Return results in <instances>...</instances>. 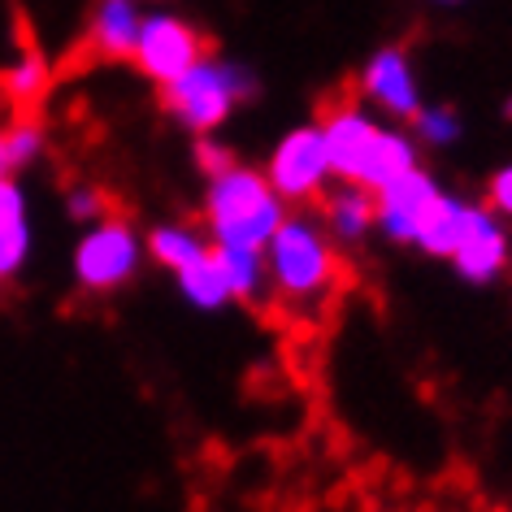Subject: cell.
<instances>
[{
    "instance_id": "cell-1",
    "label": "cell",
    "mask_w": 512,
    "mask_h": 512,
    "mask_svg": "<svg viewBox=\"0 0 512 512\" xmlns=\"http://www.w3.org/2000/svg\"><path fill=\"white\" fill-rule=\"evenodd\" d=\"M265 274H270V300L296 313H313L335 296L343 283L339 243L326 235L322 217L309 209H287L283 226L265 239Z\"/></svg>"
},
{
    "instance_id": "cell-2",
    "label": "cell",
    "mask_w": 512,
    "mask_h": 512,
    "mask_svg": "<svg viewBox=\"0 0 512 512\" xmlns=\"http://www.w3.org/2000/svg\"><path fill=\"white\" fill-rule=\"evenodd\" d=\"M287 204L270 187L261 165L235 161L230 170L204 178V204H200V226L209 230L213 243H248L265 248V239L283 226Z\"/></svg>"
},
{
    "instance_id": "cell-3",
    "label": "cell",
    "mask_w": 512,
    "mask_h": 512,
    "mask_svg": "<svg viewBox=\"0 0 512 512\" xmlns=\"http://www.w3.org/2000/svg\"><path fill=\"white\" fill-rule=\"evenodd\" d=\"M161 109L191 135H217L222 126L235 118V109H243L248 100L261 92V79L252 74V66H243L235 57L222 53H204L196 66H187L174 83L157 87Z\"/></svg>"
},
{
    "instance_id": "cell-4",
    "label": "cell",
    "mask_w": 512,
    "mask_h": 512,
    "mask_svg": "<svg viewBox=\"0 0 512 512\" xmlns=\"http://www.w3.org/2000/svg\"><path fill=\"white\" fill-rule=\"evenodd\" d=\"M144 261V230L109 213L92 226H79V239L70 252V278L87 296H113V291L135 283Z\"/></svg>"
},
{
    "instance_id": "cell-5",
    "label": "cell",
    "mask_w": 512,
    "mask_h": 512,
    "mask_svg": "<svg viewBox=\"0 0 512 512\" xmlns=\"http://www.w3.org/2000/svg\"><path fill=\"white\" fill-rule=\"evenodd\" d=\"M265 178L270 187L283 196L287 209H304V204H317L335 183V170H330V152L322 139V126L317 122H296L278 135V144L265 157Z\"/></svg>"
},
{
    "instance_id": "cell-6",
    "label": "cell",
    "mask_w": 512,
    "mask_h": 512,
    "mask_svg": "<svg viewBox=\"0 0 512 512\" xmlns=\"http://www.w3.org/2000/svg\"><path fill=\"white\" fill-rule=\"evenodd\" d=\"M322 139L330 152V170H335V183H356L365 187L374 183V165H378V148L387 139V126L365 100H335L322 118Z\"/></svg>"
},
{
    "instance_id": "cell-7",
    "label": "cell",
    "mask_w": 512,
    "mask_h": 512,
    "mask_svg": "<svg viewBox=\"0 0 512 512\" xmlns=\"http://www.w3.org/2000/svg\"><path fill=\"white\" fill-rule=\"evenodd\" d=\"M204 53H209V44H204V31L196 27V22L174 14L170 5H157V9L144 14L131 66L144 74L152 87H165V83H174L187 66H196Z\"/></svg>"
},
{
    "instance_id": "cell-8",
    "label": "cell",
    "mask_w": 512,
    "mask_h": 512,
    "mask_svg": "<svg viewBox=\"0 0 512 512\" xmlns=\"http://www.w3.org/2000/svg\"><path fill=\"white\" fill-rule=\"evenodd\" d=\"M361 100L387 122H413L421 100V79L404 44H378L361 66Z\"/></svg>"
},
{
    "instance_id": "cell-9",
    "label": "cell",
    "mask_w": 512,
    "mask_h": 512,
    "mask_svg": "<svg viewBox=\"0 0 512 512\" xmlns=\"http://www.w3.org/2000/svg\"><path fill=\"white\" fill-rule=\"evenodd\" d=\"M447 261H452L460 283H469V287H486V283H495V278H504L508 261H512L508 222L504 217H495L486 204H473L465 235H460L456 252L447 256Z\"/></svg>"
},
{
    "instance_id": "cell-10",
    "label": "cell",
    "mask_w": 512,
    "mask_h": 512,
    "mask_svg": "<svg viewBox=\"0 0 512 512\" xmlns=\"http://www.w3.org/2000/svg\"><path fill=\"white\" fill-rule=\"evenodd\" d=\"M443 191V183L434 178L426 165L417 170H404L400 178H391L387 187L374 191V230L395 248H413L417 222L426 213V204Z\"/></svg>"
},
{
    "instance_id": "cell-11",
    "label": "cell",
    "mask_w": 512,
    "mask_h": 512,
    "mask_svg": "<svg viewBox=\"0 0 512 512\" xmlns=\"http://www.w3.org/2000/svg\"><path fill=\"white\" fill-rule=\"evenodd\" d=\"M144 14V0H96L87 14V48L100 61H131Z\"/></svg>"
},
{
    "instance_id": "cell-12",
    "label": "cell",
    "mask_w": 512,
    "mask_h": 512,
    "mask_svg": "<svg viewBox=\"0 0 512 512\" xmlns=\"http://www.w3.org/2000/svg\"><path fill=\"white\" fill-rule=\"evenodd\" d=\"M35 252V217L18 178H0V283L18 278Z\"/></svg>"
},
{
    "instance_id": "cell-13",
    "label": "cell",
    "mask_w": 512,
    "mask_h": 512,
    "mask_svg": "<svg viewBox=\"0 0 512 512\" xmlns=\"http://www.w3.org/2000/svg\"><path fill=\"white\" fill-rule=\"evenodd\" d=\"M317 217L339 248H361L374 235V191L356 183H330V191L317 200Z\"/></svg>"
},
{
    "instance_id": "cell-14",
    "label": "cell",
    "mask_w": 512,
    "mask_h": 512,
    "mask_svg": "<svg viewBox=\"0 0 512 512\" xmlns=\"http://www.w3.org/2000/svg\"><path fill=\"white\" fill-rule=\"evenodd\" d=\"M213 252V239L200 222H187V217H161L144 230V256L157 270L165 274H178L187 265L204 261Z\"/></svg>"
},
{
    "instance_id": "cell-15",
    "label": "cell",
    "mask_w": 512,
    "mask_h": 512,
    "mask_svg": "<svg viewBox=\"0 0 512 512\" xmlns=\"http://www.w3.org/2000/svg\"><path fill=\"white\" fill-rule=\"evenodd\" d=\"M469 213H473V200H465L460 191H447L443 187L439 196L426 204V213H421L417 235H413V248L426 252L430 261H447V256L456 252L460 235H465Z\"/></svg>"
},
{
    "instance_id": "cell-16",
    "label": "cell",
    "mask_w": 512,
    "mask_h": 512,
    "mask_svg": "<svg viewBox=\"0 0 512 512\" xmlns=\"http://www.w3.org/2000/svg\"><path fill=\"white\" fill-rule=\"evenodd\" d=\"M213 261L226 274L230 300H239V304L270 300V274H265L261 248H248V243H213Z\"/></svg>"
},
{
    "instance_id": "cell-17",
    "label": "cell",
    "mask_w": 512,
    "mask_h": 512,
    "mask_svg": "<svg viewBox=\"0 0 512 512\" xmlns=\"http://www.w3.org/2000/svg\"><path fill=\"white\" fill-rule=\"evenodd\" d=\"M174 287L196 313H222L226 304H235L230 300V287H226V274L217 270V261H213V252L204 256V261L187 265V270H178Z\"/></svg>"
},
{
    "instance_id": "cell-18",
    "label": "cell",
    "mask_w": 512,
    "mask_h": 512,
    "mask_svg": "<svg viewBox=\"0 0 512 512\" xmlns=\"http://www.w3.org/2000/svg\"><path fill=\"white\" fill-rule=\"evenodd\" d=\"M48 79H53V70H48L44 53L22 48V53L0 70V96H5L9 105H31V100H40L48 92Z\"/></svg>"
},
{
    "instance_id": "cell-19",
    "label": "cell",
    "mask_w": 512,
    "mask_h": 512,
    "mask_svg": "<svg viewBox=\"0 0 512 512\" xmlns=\"http://www.w3.org/2000/svg\"><path fill=\"white\" fill-rule=\"evenodd\" d=\"M465 135V118L452 105H421L413 113V139L421 148H452Z\"/></svg>"
},
{
    "instance_id": "cell-20",
    "label": "cell",
    "mask_w": 512,
    "mask_h": 512,
    "mask_svg": "<svg viewBox=\"0 0 512 512\" xmlns=\"http://www.w3.org/2000/svg\"><path fill=\"white\" fill-rule=\"evenodd\" d=\"M0 135H5V152H9V165H14V174L18 170H31V165L44 157V148H48V135H44V126L35 122V118L9 122Z\"/></svg>"
},
{
    "instance_id": "cell-21",
    "label": "cell",
    "mask_w": 512,
    "mask_h": 512,
    "mask_svg": "<svg viewBox=\"0 0 512 512\" xmlns=\"http://www.w3.org/2000/svg\"><path fill=\"white\" fill-rule=\"evenodd\" d=\"M66 213H70V222H79V226L100 222V217H109V191L100 183H70Z\"/></svg>"
},
{
    "instance_id": "cell-22",
    "label": "cell",
    "mask_w": 512,
    "mask_h": 512,
    "mask_svg": "<svg viewBox=\"0 0 512 512\" xmlns=\"http://www.w3.org/2000/svg\"><path fill=\"white\" fill-rule=\"evenodd\" d=\"M191 157H196V170H200L204 178L222 174V170H230V165L239 161V157H235V148L222 144L217 135H196V148H191Z\"/></svg>"
},
{
    "instance_id": "cell-23",
    "label": "cell",
    "mask_w": 512,
    "mask_h": 512,
    "mask_svg": "<svg viewBox=\"0 0 512 512\" xmlns=\"http://www.w3.org/2000/svg\"><path fill=\"white\" fill-rule=\"evenodd\" d=\"M486 209H491L495 217H504V222H512V161H504L499 170L486 178Z\"/></svg>"
},
{
    "instance_id": "cell-24",
    "label": "cell",
    "mask_w": 512,
    "mask_h": 512,
    "mask_svg": "<svg viewBox=\"0 0 512 512\" xmlns=\"http://www.w3.org/2000/svg\"><path fill=\"white\" fill-rule=\"evenodd\" d=\"M0 178H14V165H9V152H5V135H0Z\"/></svg>"
},
{
    "instance_id": "cell-25",
    "label": "cell",
    "mask_w": 512,
    "mask_h": 512,
    "mask_svg": "<svg viewBox=\"0 0 512 512\" xmlns=\"http://www.w3.org/2000/svg\"><path fill=\"white\" fill-rule=\"evenodd\" d=\"M434 5H465V0H434Z\"/></svg>"
},
{
    "instance_id": "cell-26",
    "label": "cell",
    "mask_w": 512,
    "mask_h": 512,
    "mask_svg": "<svg viewBox=\"0 0 512 512\" xmlns=\"http://www.w3.org/2000/svg\"><path fill=\"white\" fill-rule=\"evenodd\" d=\"M144 5H170V0H144Z\"/></svg>"
},
{
    "instance_id": "cell-27",
    "label": "cell",
    "mask_w": 512,
    "mask_h": 512,
    "mask_svg": "<svg viewBox=\"0 0 512 512\" xmlns=\"http://www.w3.org/2000/svg\"><path fill=\"white\" fill-rule=\"evenodd\" d=\"M508 118H512V100H508Z\"/></svg>"
}]
</instances>
